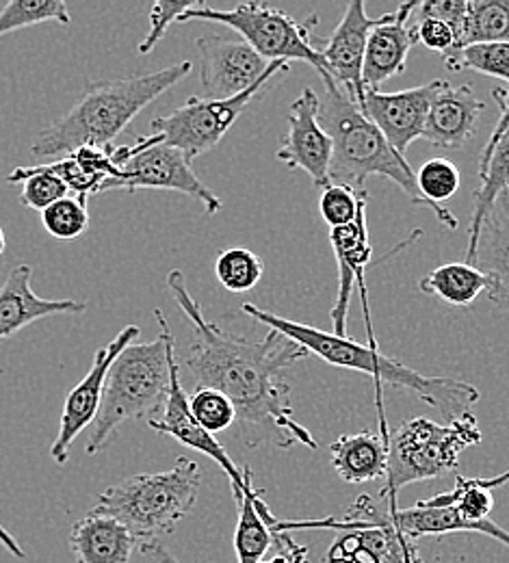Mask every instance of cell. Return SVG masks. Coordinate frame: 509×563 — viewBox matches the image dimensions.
Returning a JSON list of instances; mask_svg holds the SVG:
<instances>
[{
	"mask_svg": "<svg viewBox=\"0 0 509 563\" xmlns=\"http://www.w3.org/2000/svg\"><path fill=\"white\" fill-rule=\"evenodd\" d=\"M167 288L191 323V341L182 357L196 388H215L236 408V422L250 446L269 444L317 451L319 442L295 421L287 371L310 353L287 336L269 330L263 341H250L221 330L207 319L189 292L182 272L167 274Z\"/></svg>",
	"mask_w": 509,
	"mask_h": 563,
	"instance_id": "6da1fadb",
	"label": "cell"
},
{
	"mask_svg": "<svg viewBox=\"0 0 509 563\" xmlns=\"http://www.w3.org/2000/svg\"><path fill=\"white\" fill-rule=\"evenodd\" d=\"M241 312L247 317L256 319L263 323L267 330H276L278 334L287 336L299 347H303L308 353H314L323 362L341 368H350L356 373H364L373 377L377 386V410H379V435L388 440L390 431L386 427L384 410H381V388L384 386H395L403 388L412 395H417L421 401L430 404L434 410H438L446 421H455L462 415L471 412V408L479 401V390L462 379L453 377H432L423 375L403 362L373 350L368 345H361L350 336H336L332 332H323L319 328L283 319L276 312L263 310L254 303H243Z\"/></svg>",
	"mask_w": 509,
	"mask_h": 563,
	"instance_id": "7a4b0ae2",
	"label": "cell"
},
{
	"mask_svg": "<svg viewBox=\"0 0 509 563\" xmlns=\"http://www.w3.org/2000/svg\"><path fill=\"white\" fill-rule=\"evenodd\" d=\"M191 62H180L163 70L115 80H93L73 109L37 133L31 154L53 158L78 147H111L129 124L158 96L176 87L189 71Z\"/></svg>",
	"mask_w": 509,
	"mask_h": 563,
	"instance_id": "3957f363",
	"label": "cell"
},
{
	"mask_svg": "<svg viewBox=\"0 0 509 563\" xmlns=\"http://www.w3.org/2000/svg\"><path fill=\"white\" fill-rule=\"evenodd\" d=\"M319 76L323 80V96H319V120L334 145L330 185L366 191V178H388L412 205L430 209L449 230H457L460 221L453 212L428 202L421 196L417 174L406 156H401L381 135V131L368 118H364L358 104L352 102L350 96L325 71Z\"/></svg>",
	"mask_w": 509,
	"mask_h": 563,
	"instance_id": "277c9868",
	"label": "cell"
},
{
	"mask_svg": "<svg viewBox=\"0 0 509 563\" xmlns=\"http://www.w3.org/2000/svg\"><path fill=\"white\" fill-rule=\"evenodd\" d=\"M161 334L150 343H133L115 357L109 368L100 412L85 446L87 455L107 449L115 431L129 421L158 419L169 393V355L176 339L161 310H154Z\"/></svg>",
	"mask_w": 509,
	"mask_h": 563,
	"instance_id": "5b68a950",
	"label": "cell"
},
{
	"mask_svg": "<svg viewBox=\"0 0 509 563\" xmlns=\"http://www.w3.org/2000/svg\"><path fill=\"white\" fill-rule=\"evenodd\" d=\"M202 471L198 462L178 457L163 473H142L126 477L98 496L91 511L120 520L140 542L158 544V538L171 536L198 500Z\"/></svg>",
	"mask_w": 509,
	"mask_h": 563,
	"instance_id": "8992f818",
	"label": "cell"
},
{
	"mask_svg": "<svg viewBox=\"0 0 509 563\" xmlns=\"http://www.w3.org/2000/svg\"><path fill=\"white\" fill-rule=\"evenodd\" d=\"M482 442V429L473 412L446 424L414 417L388 435L386 486L379 498H399V490L417 482H430L455 473L464 449Z\"/></svg>",
	"mask_w": 509,
	"mask_h": 563,
	"instance_id": "52a82bcc",
	"label": "cell"
},
{
	"mask_svg": "<svg viewBox=\"0 0 509 563\" xmlns=\"http://www.w3.org/2000/svg\"><path fill=\"white\" fill-rule=\"evenodd\" d=\"M392 529L408 540H419L428 536H449V533H482L488 536L509 549V533L493 520L486 522H468L464 520L455 507H436L428 500H419L414 507H399V498H373L361 494L356 503L347 509L343 520L321 518V520H278L274 531L291 533L308 529H336V531H354V529Z\"/></svg>",
	"mask_w": 509,
	"mask_h": 563,
	"instance_id": "ba28073f",
	"label": "cell"
},
{
	"mask_svg": "<svg viewBox=\"0 0 509 563\" xmlns=\"http://www.w3.org/2000/svg\"><path fill=\"white\" fill-rule=\"evenodd\" d=\"M189 20L218 22L230 26L267 64L306 62L319 74L325 71V62L319 48L312 46L314 26H319V15H310L308 20L297 22L287 11L263 2H243L232 9H213L204 2H198L178 22Z\"/></svg>",
	"mask_w": 509,
	"mask_h": 563,
	"instance_id": "9c48e42d",
	"label": "cell"
},
{
	"mask_svg": "<svg viewBox=\"0 0 509 563\" xmlns=\"http://www.w3.org/2000/svg\"><path fill=\"white\" fill-rule=\"evenodd\" d=\"M289 70V64L274 62L254 87L230 100H211L193 96L182 107L174 109L169 115L156 118L152 122V131L165 145L180 150L189 161H193L213 150L234 126V122L241 118L247 104L254 98H258L265 89H269L274 78L287 76Z\"/></svg>",
	"mask_w": 509,
	"mask_h": 563,
	"instance_id": "30bf717a",
	"label": "cell"
},
{
	"mask_svg": "<svg viewBox=\"0 0 509 563\" xmlns=\"http://www.w3.org/2000/svg\"><path fill=\"white\" fill-rule=\"evenodd\" d=\"M113 189H124L129 194L144 189L185 194L198 200L209 214H218L223 207L215 191L193 172L191 161L180 150L165 145L158 135L140 137L129 145V158L120 167V176L111 180L104 191Z\"/></svg>",
	"mask_w": 509,
	"mask_h": 563,
	"instance_id": "8fae6325",
	"label": "cell"
},
{
	"mask_svg": "<svg viewBox=\"0 0 509 563\" xmlns=\"http://www.w3.org/2000/svg\"><path fill=\"white\" fill-rule=\"evenodd\" d=\"M140 334H142V330L137 325H126L109 345L100 347L93 355V364L87 371V375L68 395V399L64 404V412H62L57 440L51 446V457L59 466H64L70 460L76 438L96 421L100 406H102V395H104L107 375H109L111 364L129 345L137 343Z\"/></svg>",
	"mask_w": 509,
	"mask_h": 563,
	"instance_id": "7c38bea8",
	"label": "cell"
},
{
	"mask_svg": "<svg viewBox=\"0 0 509 563\" xmlns=\"http://www.w3.org/2000/svg\"><path fill=\"white\" fill-rule=\"evenodd\" d=\"M449 80L436 78L428 85L412 87L397 93L364 89L358 109L386 137V141L406 156L408 147L423 137L430 109L438 96L449 87Z\"/></svg>",
	"mask_w": 509,
	"mask_h": 563,
	"instance_id": "4fadbf2b",
	"label": "cell"
},
{
	"mask_svg": "<svg viewBox=\"0 0 509 563\" xmlns=\"http://www.w3.org/2000/svg\"><path fill=\"white\" fill-rule=\"evenodd\" d=\"M147 427L154 429L156 433L171 435L174 440H178L187 449H193V451L211 457L219 468L225 473V477L230 479L234 500H239L245 494V488H247L245 471L239 468L232 462V457L228 455V451L223 449V444L219 442L218 438L211 435L209 431H204L191 417L189 393L185 390V384H182L176 350L169 355V393H167L165 408H163L158 419L147 421Z\"/></svg>",
	"mask_w": 509,
	"mask_h": 563,
	"instance_id": "5bb4252c",
	"label": "cell"
},
{
	"mask_svg": "<svg viewBox=\"0 0 509 563\" xmlns=\"http://www.w3.org/2000/svg\"><path fill=\"white\" fill-rule=\"evenodd\" d=\"M287 137L278 150V161L291 169H301L319 189L330 187V163L334 145L319 120V93L306 87L287 113Z\"/></svg>",
	"mask_w": 509,
	"mask_h": 563,
	"instance_id": "9a60e30c",
	"label": "cell"
},
{
	"mask_svg": "<svg viewBox=\"0 0 509 563\" xmlns=\"http://www.w3.org/2000/svg\"><path fill=\"white\" fill-rule=\"evenodd\" d=\"M200 53V82L211 100H230L254 87L269 64L243 40L204 35L196 40Z\"/></svg>",
	"mask_w": 509,
	"mask_h": 563,
	"instance_id": "2e32d148",
	"label": "cell"
},
{
	"mask_svg": "<svg viewBox=\"0 0 509 563\" xmlns=\"http://www.w3.org/2000/svg\"><path fill=\"white\" fill-rule=\"evenodd\" d=\"M366 207L368 202L361 207L356 219L350 225L343 228H332L330 230V243L336 256L339 265V295L332 303L330 319L336 336H347V314H350V303H352V290L354 284L361 288V299H363L364 323L368 332V347L379 350L375 334H373V323L368 314V303H366V282H364V272L366 265L370 263L373 256V245L368 239V228H366Z\"/></svg>",
	"mask_w": 509,
	"mask_h": 563,
	"instance_id": "e0dca14e",
	"label": "cell"
},
{
	"mask_svg": "<svg viewBox=\"0 0 509 563\" xmlns=\"http://www.w3.org/2000/svg\"><path fill=\"white\" fill-rule=\"evenodd\" d=\"M388 13L368 18L363 0L347 4L339 26L319 51L325 62V74L350 96L352 102L361 104L364 96L363 66L368 35L375 26L384 24Z\"/></svg>",
	"mask_w": 509,
	"mask_h": 563,
	"instance_id": "ac0fdd59",
	"label": "cell"
},
{
	"mask_svg": "<svg viewBox=\"0 0 509 563\" xmlns=\"http://www.w3.org/2000/svg\"><path fill=\"white\" fill-rule=\"evenodd\" d=\"M419 2H403L397 11L388 13V20L375 26L368 35L366 53H364L363 85L364 89L379 91V87L399 76L408 66V55L417 44L412 26H408V18L417 11Z\"/></svg>",
	"mask_w": 509,
	"mask_h": 563,
	"instance_id": "d6986e66",
	"label": "cell"
},
{
	"mask_svg": "<svg viewBox=\"0 0 509 563\" xmlns=\"http://www.w3.org/2000/svg\"><path fill=\"white\" fill-rule=\"evenodd\" d=\"M31 265H18L0 286V341L46 317L80 314L87 310V301L40 297L31 286Z\"/></svg>",
	"mask_w": 509,
	"mask_h": 563,
	"instance_id": "ffe728a7",
	"label": "cell"
},
{
	"mask_svg": "<svg viewBox=\"0 0 509 563\" xmlns=\"http://www.w3.org/2000/svg\"><path fill=\"white\" fill-rule=\"evenodd\" d=\"M484 109L486 104L475 96L471 85H449L434 100L421 140L444 150H460L475 137Z\"/></svg>",
	"mask_w": 509,
	"mask_h": 563,
	"instance_id": "44dd1931",
	"label": "cell"
},
{
	"mask_svg": "<svg viewBox=\"0 0 509 563\" xmlns=\"http://www.w3.org/2000/svg\"><path fill=\"white\" fill-rule=\"evenodd\" d=\"M471 265L490 278L488 299L509 312V189L486 214Z\"/></svg>",
	"mask_w": 509,
	"mask_h": 563,
	"instance_id": "7402d4cb",
	"label": "cell"
},
{
	"mask_svg": "<svg viewBox=\"0 0 509 563\" xmlns=\"http://www.w3.org/2000/svg\"><path fill=\"white\" fill-rule=\"evenodd\" d=\"M70 549L76 563H131L140 542L120 520L91 511L74 525Z\"/></svg>",
	"mask_w": 509,
	"mask_h": 563,
	"instance_id": "603a6c76",
	"label": "cell"
},
{
	"mask_svg": "<svg viewBox=\"0 0 509 563\" xmlns=\"http://www.w3.org/2000/svg\"><path fill=\"white\" fill-rule=\"evenodd\" d=\"M44 167L62 178L74 198L82 202L104 194L107 185L120 176L115 147H78L62 158L44 163Z\"/></svg>",
	"mask_w": 509,
	"mask_h": 563,
	"instance_id": "cb8c5ba5",
	"label": "cell"
},
{
	"mask_svg": "<svg viewBox=\"0 0 509 563\" xmlns=\"http://www.w3.org/2000/svg\"><path fill=\"white\" fill-rule=\"evenodd\" d=\"M247 488L236 500L239 522L234 531V553L239 563H261L272 549L274 542V525L278 518L272 514L267 503L263 500V490L254 488L250 466H243Z\"/></svg>",
	"mask_w": 509,
	"mask_h": 563,
	"instance_id": "d4e9b609",
	"label": "cell"
},
{
	"mask_svg": "<svg viewBox=\"0 0 509 563\" xmlns=\"http://www.w3.org/2000/svg\"><path fill=\"white\" fill-rule=\"evenodd\" d=\"M330 453L332 466L345 484L358 486L386 477L388 440H384L379 433H345L332 442Z\"/></svg>",
	"mask_w": 509,
	"mask_h": 563,
	"instance_id": "484cf974",
	"label": "cell"
},
{
	"mask_svg": "<svg viewBox=\"0 0 509 563\" xmlns=\"http://www.w3.org/2000/svg\"><path fill=\"white\" fill-rule=\"evenodd\" d=\"M479 178H482V187L475 194L471 228H468V247H466V256H464V263H468V265L473 261L479 228H482L486 214L493 209L497 198L509 189V129L488 150L482 152Z\"/></svg>",
	"mask_w": 509,
	"mask_h": 563,
	"instance_id": "4316f807",
	"label": "cell"
},
{
	"mask_svg": "<svg viewBox=\"0 0 509 563\" xmlns=\"http://www.w3.org/2000/svg\"><path fill=\"white\" fill-rule=\"evenodd\" d=\"M408 538L392 529H354L345 531L325 555V563H403Z\"/></svg>",
	"mask_w": 509,
	"mask_h": 563,
	"instance_id": "83f0119b",
	"label": "cell"
},
{
	"mask_svg": "<svg viewBox=\"0 0 509 563\" xmlns=\"http://www.w3.org/2000/svg\"><path fill=\"white\" fill-rule=\"evenodd\" d=\"M425 295H434L451 306H471L482 292L490 290V278L468 263H449L419 282Z\"/></svg>",
	"mask_w": 509,
	"mask_h": 563,
	"instance_id": "f1b7e54d",
	"label": "cell"
},
{
	"mask_svg": "<svg viewBox=\"0 0 509 563\" xmlns=\"http://www.w3.org/2000/svg\"><path fill=\"white\" fill-rule=\"evenodd\" d=\"M501 42H509V0H468L457 48Z\"/></svg>",
	"mask_w": 509,
	"mask_h": 563,
	"instance_id": "f546056e",
	"label": "cell"
},
{
	"mask_svg": "<svg viewBox=\"0 0 509 563\" xmlns=\"http://www.w3.org/2000/svg\"><path fill=\"white\" fill-rule=\"evenodd\" d=\"M7 183H11V185L22 183L20 202L33 211L44 212L55 202L70 196V189L66 187V183L62 178H57L55 174H51L44 165L15 167L7 176Z\"/></svg>",
	"mask_w": 509,
	"mask_h": 563,
	"instance_id": "4dcf8cb0",
	"label": "cell"
},
{
	"mask_svg": "<svg viewBox=\"0 0 509 563\" xmlns=\"http://www.w3.org/2000/svg\"><path fill=\"white\" fill-rule=\"evenodd\" d=\"M44 22L70 24L68 4L64 0H11L0 11V37Z\"/></svg>",
	"mask_w": 509,
	"mask_h": 563,
	"instance_id": "1f68e13d",
	"label": "cell"
},
{
	"mask_svg": "<svg viewBox=\"0 0 509 563\" xmlns=\"http://www.w3.org/2000/svg\"><path fill=\"white\" fill-rule=\"evenodd\" d=\"M446 68L453 71L473 70L509 82V42L473 44L444 55Z\"/></svg>",
	"mask_w": 509,
	"mask_h": 563,
	"instance_id": "d6a6232c",
	"label": "cell"
},
{
	"mask_svg": "<svg viewBox=\"0 0 509 563\" xmlns=\"http://www.w3.org/2000/svg\"><path fill=\"white\" fill-rule=\"evenodd\" d=\"M263 274H265L263 258L245 247H230L221 252L215 261V276L219 284L234 295L252 290L258 282L263 280Z\"/></svg>",
	"mask_w": 509,
	"mask_h": 563,
	"instance_id": "836d02e7",
	"label": "cell"
},
{
	"mask_svg": "<svg viewBox=\"0 0 509 563\" xmlns=\"http://www.w3.org/2000/svg\"><path fill=\"white\" fill-rule=\"evenodd\" d=\"M428 503L436 505V507L451 505L468 522L490 520V514H493V507H495L493 493L477 486L475 479H466V477H457V486L451 493L438 494L434 498H430Z\"/></svg>",
	"mask_w": 509,
	"mask_h": 563,
	"instance_id": "e575fe53",
	"label": "cell"
},
{
	"mask_svg": "<svg viewBox=\"0 0 509 563\" xmlns=\"http://www.w3.org/2000/svg\"><path fill=\"white\" fill-rule=\"evenodd\" d=\"M189 410L196 422L211 435L230 429L236 422L234 404L215 388H196L189 395Z\"/></svg>",
	"mask_w": 509,
	"mask_h": 563,
	"instance_id": "d590c367",
	"label": "cell"
},
{
	"mask_svg": "<svg viewBox=\"0 0 509 563\" xmlns=\"http://www.w3.org/2000/svg\"><path fill=\"white\" fill-rule=\"evenodd\" d=\"M414 174H417V187L421 196L438 207L451 200L462 185V174L457 165L446 158H432Z\"/></svg>",
	"mask_w": 509,
	"mask_h": 563,
	"instance_id": "8d00e7d4",
	"label": "cell"
},
{
	"mask_svg": "<svg viewBox=\"0 0 509 563\" xmlns=\"http://www.w3.org/2000/svg\"><path fill=\"white\" fill-rule=\"evenodd\" d=\"M46 232L57 241H74L89 228L87 202L68 196L42 212Z\"/></svg>",
	"mask_w": 509,
	"mask_h": 563,
	"instance_id": "74e56055",
	"label": "cell"
},
{
	"mask_svg": "<svg viewBox=\"0 0 509 563\" xmlns=\"http://www.w3.org/2000/svg\"><path fill=\"white\" fill-rule=\"evenodd\" d=\"M368 202V194L366 191H354L350 187H341V185H330L328 189H323L321 200H319V211L323 221L332 228H343L350 225L356 214L361 211V207Z\"/></svg>",
	"mask_w": 509,
	"mask_h": 563,
	"instance_id": "f35d334b",
	"label": "cell"
},
{
	"mask_svg": "<svg viewBox=\"0 0 509 563\" xmlns=\"http://www.w3.org/2000/svg\"><path fill=\"white\" fill-rule=\"evenodd\" d=\"M198 2H176V0H158V2H154L152 11H150V31H147L146 37L140 42L137 53L140 55H150L154 51V46L167 33V29L174 22H178Z\"/></svg>",
	"mask_w": 509,
	"mask_h": 563,
	"instance_id": "ab89813d",
	"label": "cell"
},
{
	"mask_svg": "<svg viewBox=\"0 0 509 563\" xmlns=\"http://www.w3.org/2000/svg\"><path fill=\"white\" fill-rule=\"evenodd\" d=\"M412 33L417 37V44L421 42L428 51L442 57L457 48L455 31L444 20H438L432 15H419V22L412 26Z\"/></svg>",
	"mask_w": 509,
	"mask_h": 563,
	"instance_id": "60d3db41",
	"label": "cell"
},
{
	"mask_svg": "<svg viewBox=\"0 0 509 563\" xmlns=\"http://www.w3.org/2000/svg\"><path fill=\"white\" fill-rule=\"evenodd\" d=\"M466 7H468V0H425V2H419L417 11L419 15H432L438 20H444L455 31L457 46H460L464 22H466Z\"/></svg>",
	"mask_w": 509,
	"mask_h": 563,
	"instance_id": "b9f144b4",
	"label": "cell"
},
{
	"mask_svg": "<svg viewBox=\"0 0 509 563\" xmlns=\"http://www.w3.org/2000/svg\"><path fill=\"white\" fill-rule=\"evenodd\" d=\"M261 563H308V549L297 544L291 533H278L274 531L272 549Z\"/></svg>",
	"mask_w": 509,
	"mask_h": 563,
	"instance_id": "7bdbcfd3",
	"label": "cell"
},
{
	"mask_svg": "<svg viewBox=\"0 0 509 563\" xmlns=\"http://www.w3.org/2000/svg\"><path fill=\"white\" fill-rule=\"evenodd\" d=\"M493 98L497 100V104H499V109H501V118H499V122H497V126H495V131H493V135H490V140L486 143L484 150H488V147H490L495 141L499 140L509 129V87L495 89V91H493Z\"/></svg>",
	"mask_w": 509,
	"mask_h": 563,
	"instance_id": "ee69618b",
	"label": "cell"
},
{
	"mask_svg": "<svg viewBox=\"0 0 509 563\" xmlns=\"http://www.w3.org/2000/svg\"><path fill=\"white\" fill-rule=\"evenodd\" d=\"M140 549L150 558H154L158 563H178L176 560H171V555H167V551L163 547H158V544H147V547H140Z\"/></svg>",
	"mask_w": 509,
	"mask_h": 563,
	"instance_id": "f6af8a7d",
	"label": "cell"
},
{
	"mask_svg": "<svg viewBox=\"0 0 509 563\" xmlns=\"http://www.w3.org/2000/svg\"><path fill=\"white\" fill-rule=\"evenodd\" d=\"M475 482H477V486H482V488L493 493V488H501V486L509 484V471L508 473L497 475V477H490V479H475Z\"/></svg>",
	"mask_w": 509,
	"mask_h": 563,
	"instance_id": "bcb514c9",
	"label": "cell"
},
{
	"mask_svg": "<svg viewBox=\"0 0 509 563\" xmlns=\"http://www.w3.org/2000/svg\"><path fill=\"white\" fill-rule=\"evenodd\" d=\"M403 563H423L419 551H417V544L412 540H406V544H403Z\"/></svg>",
	"mask_w": 509,
	"mask_h": 563,
	"instance_id": "7dc6e473",
	"label": "cell"
},
{
	"mask_svg": "<svg viewBox=\"0 0 509 563\" xmlns=\"http://www.w3.org/2000/svg\"><path fill=\"white\" fill-rule=\"evenodd\" d=\"M4 247H7V236H4V230H2V225H0V256H2Z\"/></svg>",
	"mask_w": 509,
	"mask_h": 563,
	"instance_id": "c3c4849f",
	"label": "cell"
}]
</instances>
